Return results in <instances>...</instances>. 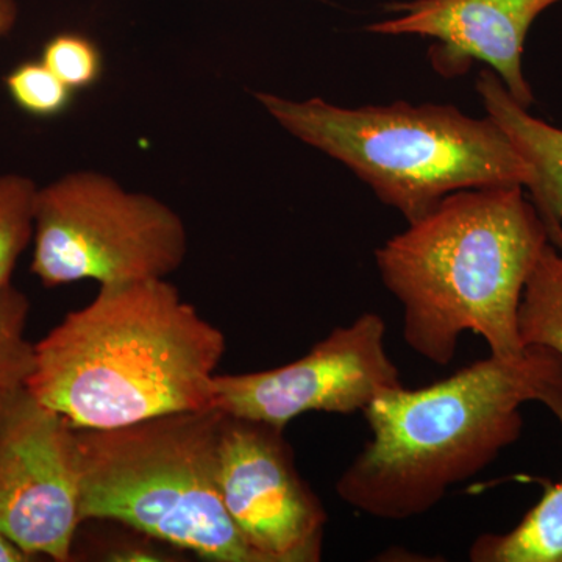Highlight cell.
<instances>
[{"instance_id": "cell-1", "label": "cell", "mask_w": 562, "mask_h": 562, "mask_svg": "<svg viewBox=\"0 0 562 562\" xmlns=\"http://www.w3.org/2000/svg\"><path fill=\"white\" fill-rule=\"evenodd\" d=\"M227 338L166 279L102 284L35 344L29 392L79 430L213 408Z\"/></svg>"}, {"instance_id": "cell-2", "label": "cell", "mask_w": 562, "mask_h": 562, "mask_svg": "<svg viewBox=\"0 0 562 562\" xmlns=\"http://www.w3.org/2000/svg\"><path fill=\"white\" fill-rule=\"evenodd\" d=\"M550 243L524 187L447 195L375 250L380 279L403 308V338L432 364L457 355L464 333L497 358H516L527 281Z\"/></svg>"}, {"instance_id": "cell-3", "label": "cell", "mask_w": 562, "mask_h": 562, "mask_svg": "<svg viewBox=\"0 0 562 562\" xmlns=\"http://www.w3.org/2000/svg\"><path fill=\"white\" fill-rule=\"evenodd\" d=\"M562 376V357L527 346L494 355L420 390L397 387L364 409L372 438L336 482L344 503L380 520L430 512L450 487L492 464L522 435L524 403Z\"/></svg>"}, {"instance_id": "cell-4", "label": "cell", "mask_w": 562, "mask_h": 562, "mask_svg": "<svg viewBox=\"0 0 562 562\" xmlns=\"http://www.w3.org/2000/svg\"><path fill=\"white\" fill-rule=\"evenodd\" d=\"M255 99L284 132L341 162L408 224L454 192L527 188L532 179L531 166L487 114L479 120L441 103L347 109L265 91Z\"/></svg>"}, {"instance_id": "cell-5", "label": "cell", "mask_w": 562, "mask_h": 562, "mask_svg": "<svg viewBox=\"0 0 562 562\" xmlns=\"http://www.w3.org/2000/svg\"><path fill=\"white\" fill-rule=\"evenodd\" d=\"M217 408L76 428L81 520L144 532L211 562H262L222 502Z\"/></svg>"}, {"instance_id": "cell-6", "label": "cell", "mask_w": 562, "mask_h": 562, "mask_svg": "<svg viewBox=\"0 0 562 562\" xmlns=\"http://www.w3.org/2000/svg\"><path fill=\"white\" fill-rule=\"evenodd\" d=\"M188 249L176 210L106 173L74 171L38 188L31 272L46 288L168 279Z\"/></svg>"}, {"instance_id": "cell-7", "label": "cell", "mask_w": 562, "mask_h": 562, "mask_svg": "<svg viewBox=\"0 0 562 562\" xmlns=\"http://www.w3.org/2000/svg\"><path fill=\"white\" fill-rule=\"evenodd\" d=\"M80 514L76 428L27 387L0 408V532L25 557L74 560Z\"/></svg>"}, {"instance_id": "cell-8", "label": "cell", "mask_w": 562, "mask_h": 562, "mask_svg": "<svg viewBox=\"0 0 562 562\" xmlns=\"http://www.w3.org/2000/svg\"><path fill=\"white\" fill-rule=\"evenodd\" d=\"M384 336L383 317L364 313L331 330L290 364L233 375L217 373L213 408L281 430L306 413L364 412L384 392L403 386Z\"/></svg>"}, {"instance_id": "cell-9", "label": "cell", "mask_w": 562, "mask_h": 562, "mask_svg": "<svg viewBox=\"0 0 562 562\" xmlns=\"http://www.w3.org/2000/svg\"><path fill=\"white\" fill-rule=\"evenodd\" d=\"M217 479L228 516L262 562L321 561L328 514L284 430L224 414Z\"/></svg>"}, {"instance_id": "cell-10", "label": "cell", "mask_w": 562, "mask_h": 562, "mask_svg": "<svg viewBox=\"0 0 562 562\" xmlns=\"http://www.w3.org/2000/svg\"><path fill=\"white\" fill-rule=\"evenodd\" d=\"M562 0H408L384 7L391 16L366 32L431 41L428 60L442 79L465 76L483 63L525 109L535 94L524 72L532 22Z\"/></svg>"}, {"instance_id": "cell-11", "label": "cell", "mask_w": 562, "mask_h": 562, "mask_svg": "<svg viewBox=\"0 0 562 562\" xmlns=\"http://www.w3.org/2000/svg\"><path fill=\"white\" fill-rule=\"evenodd\" d=\"M484 110L512 139L532 169L525 190L549 233L550 244L562 247V128L547 124L514 101L491 69L480 70L475 81Z\"/></svg>"}, {"instance_id": "cell-12", "label": "cell", "mask_w": 562, "mask_h": 562, "mask_svg": "<svg viewBox=\"0 0 562 562\" xmlns=\"http://www.w3.org/2000/svg\"><path fill=\"white\" fill-rule=\"evenodd\" d=\"M536 402L562 427V376L542 384ZM472 562H562V480L546 483L541 501L505 532H484L469 550Z\"/></svg>"}, {"instance_id": "cell-13", "label": "cell", "mask_w": 562, "mask_h": 562, "mask_svg": "<svg viewBox=\"0 0 562 562\" xmlns=\"http://www.w3.org/2000/svg\"><path fill=\"white\" fill-rule=\"evenodd\" d=\"M519 331L525 347H549L562 357V247L547 244L528 279Z\"/></svg>"}, {"instance_id": "cell-14", "label": "cell", "mask_w": 562, "mask_h": 562, "mask_svg": "<svg viewBox=\"0 0 562 562\" xmlns=\"http://www.w3.org/2000/svg\"><path fill=\"white\" fill-rule=\"evenodd\" d=\"M38 188L22 173L0 176V291L11 284L18 260L33 243Z\"/></svg>"}, {"instance_id": "cell-15", "label": "cell", "mask_w": 562, "mask_h": 562, "mask_svg": "<svg viewBox=\"0 0 562 562\" xmlns=\"http://www.w3.org/2000/svg\"><path fill=\"white\" fill-rule=\"evenodd\" d=\"M31 301L13 284L0 291V391L24 387L35 366V344L25 336Z\"/></svg>"}, {"instance_id": "cell-16", "label": "cell", "mask_w": 562, "mask_h": 562, "mask_svg": "<svg viewBox=\"0 0 562 562\" xmlns=\"http://www.w3.org/2000/svg\"><path fill=\"white\" fill-rule=\"evenodd\" d=\"M11 101L35 117H55L65 113L74 91L43 61H24L5 77Z\"/></svg>"}, {"instance_id": "cell-17", "label": "cell", "mask_w": 562, "mask_h": 562, "mask_svg": "<svg viewBox=\"0 0 562 562\" xmlns=\"http://www.w3.org/2000/svg\"><path fill=\"white\" fill-rule=\"evenodd\" d=\"M41 61L74 92L90 88L102 76V54L80 33H58L47 41Z\"/></svg>"}, {"instance_id": "cell-18", "label": "cell", "mask_w": 562, "mask_h": 562, "mask_svg": "<svg viewBox=\"0 0 562 562\" xmlns=\"http://www.w3.org/2000/svg\"><path fill=\"white\" fill-rule=\"evenodd\" d=\"M160 546H168L136 531L135 536H124V538L114 539L103 550L101 560L116 562H165L176 561L168 550L160 549Z\"/></svg>"}, {"instance_id": "cell-19", "label": "cell", "mask_w": 562, "mask_h": 562, "mask_svg": "<svg viewBox=\"0 0 562 562\" xmlns=\"http://www.w3.org/2000/svg\"><path fill=\"white\" fill-rule=\"evenodd\" d=\"M18 18H20V7L16 0H0V40L13 32Z\"/></svg>"}, {"instance_id": "cell-20", "label": "cell", "mask_w": 562, "mask_h": 562, "mask_svg": "<svg viewBox=\"0 0 562 562\" xmlns=\"http://www.w3.org/2000/svg\"><path fill=\"white\" fill-rule=\"evenodd\" d=\"M7 391H0V408H2L3 397H5ZM32 561L31 558L25 557L24 553L21 552L18 547H14L13 543L5 538V536L0 532V562H29Z\"/></svg>"}]
</instances>
